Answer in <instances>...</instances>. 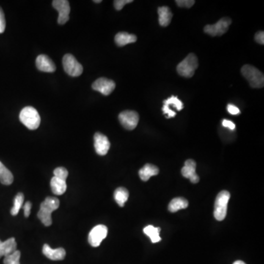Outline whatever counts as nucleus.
I'll return each instance as SVG.
<instances>
[{
  "label": "nucleus",
  "mask_w": 264,
  "mask_h": 264,
  "mask_svg": "<svg viewBox=\"0 0 264 264\" xmlns=\"http://www.w3.org/2000/svg\"><path fill=\"white\" fill-rule=\"evenodd\" d=\"M24 200V196L23 193H18L17 196H16L15 199H14V207L10 210V214L12 216H16L18 214L20 209L22 208V206H23Z\"/></svg>",
  "instance_id": "393cba45"
},
{
  "label": "nucleus",
  "mask_w": 264,
  "mask_h": 264,
  "mask_svg": "<svg viewBox=\"0 0 264 264\" xmlns=\"http://www.w3.org/2000/svg\"><path fill=\"white\" fill-rule=\"evenodd\" d=\"M242 74L243 76L249 82L250 86L253 88L264 87V74L254 66L245 65L242 67Z\"/></svg>",
  "instance_id": "7ed1b4c3"
},
{
  "label": "nucleus",
  "mask_w": 264,
  "mask_h": 264,
  "mask_svg": "<svg viewBox=\"0 0 264 264\" xmlns=\"http://www.w3.org/2000/svg\"><path fill=\"white\" fill-rule=\"evenodd\" d=\"M196 162L192 160H188L185 162L184 166L182 168V174L184 177L186 178L193 184L199 182V177L196 174Z\"/></svg>",
  "instance_id": "ddd939ff"
},
{
  "label": "nucleus",
  "mask_w": 264,
  "mask_h": 264,
  "mask_svg": "<svg viewBox=\"0 0 264 264\" xmlns=\"http://www.w3.org/2000/svg\"><path fill=\"white\" fill-rule=\"evenodd\" d=\"M108 234V228L103 224H98L94 227L90 232L89 236H88V242L91 246L97 248L106 238Z\"/></svg>",
  "instance_id": "1a4fd4ad"
},
{
  "label": "nucleus",
  "mask_w": 264,
  "mask_h": 264,
  "mask_svg": "<svg viewBox=\"0 0 264 264\" xmlns=\"http://www.w3.org/2000/svg\"><path fill=\"white\" fill-rule=\"evenodd\" d=\"M20 251H15L12 254L6 256L4 258V264H20Z\"/></svg>",
  "instance_id": "a878e982"
},
{
  "label": "nucleus",
  "mask_w": 264,
  "mask_h": 264,
  "mask_svg": "<svg viewBox=\"0 0 264 264\" xmlns=\"http://www.w3.org/2000/svg\"><path fill=\"white\" fill-rule=\"evenodd\" d=\"M164 104L168 105V106H170V105H172V106H175L176 109L178 110V111H180V110H183L184 108V104L183 103H182V100H179L177 97L174 96H171L170 98L164 100Z\"/></svg>",
  "instance_id": "bb28decb"
},
{
  "label": "nucleus",
  "mask_w": 264,
  "mask_h": 264,
  "mask_svg": "<svg viewBox=\"0 0 264 264\" xmlns=\"http://www.w3.org/2000/svg\"><path fill=\"white\" fill-rule=\"evenodd\" d=\"M158 22L162 26H168L170 24L172 18V14L170 9L166 6L158 8Z\"/></svg>",
  "instance_id": "6ab92c4d"
},
{
  "label": "nucleus",
  "mask_w": 264,
  "mask_h": 264,
  "mask_svg": "<svg viewBox=\"0 0 264 264\" xmlns=\"http://www.w3.org/2000/svg\"><path fill=\"white\" fill-rule=\"evenodd\" d=\"M176 2L179 7L190 8L194 6L196 1L194 0H176Z\"/></svg>",
  "instance_id": "c85d7f7f"
},
{
  "label": "nucleus",
  "mask_w": 264,
  "mask_h": 264,
  "mask_svg": "<svg viewBox=\"0 0 264 264\" xmlns=\"http://www.w3.org/2000/svg\"><path fill=\"white\" fill-rule=\"evenodd\" d=\"M52 6L59 12L58 24H65L69 20V14L70 12L69 2L68 0H54L52 2Z\"/></svg>",
  "instance_id": "9d476101"
},
{
  "label": "nucleus",
  "mask_w": 264,
  "mask_h": 264,
  "mask_svg": "<svg viewBox=\"0 0 264 264\" xmlns=\"http://www.w3.org/2000/svg\"><path fill=\"white\" fill-rule=\"evenodd\" d=\"M43 253L46 257L48 258L50 260H62L65 258L66 250L64 248H56L52 249L48 244H44L43 248Z\"/></svg>",
  "instance_id": "2eb2a0df"
},
{
  "label": "nucleus",
  "mask_w": 264,
  "mask_h": 264,
  "mask_svg": "<svg viewBox=\"0 0 264 264\" xmlns=\"http://www.w3.org/2000/svg\"><path fill=\"white\" fill-rule=\"evenodd\" d=\"M158 168L155 165L146 164L139 171V176L143 182H147L152 176L158 175Z\"/></svg>",
  "instance_id": "a211bd4d"
},
{
  "label": "nucleus",
  "mask_w": 264,
  "mask_h": 264,
  "mask_svg": "<svg viewBox=\"0 0 264 264\" xmlns=\"http://www.w3.org/2000/svg\"><path fill=\"white\" fill-rule=\"evenodd\" d=\"M94 147L98 155H106L110 148V142L108 136L99 132L96 133L94 135Z\"/></svg>",
  "instance_id": "f8f14e48"
},
{
  "label": "nucleus",
  "mask_w": 264,
  "mask_h": 264,
  "mask_svg": "<svg viewBox=\"0 0 264 264\" xmlns=\"http://www.w3.org/2000/svg\"><path fill=\"white\" fill-rule=\"evenodd\" d=\"M31 208H32V204L30 201L25 202L24 206H23L25 218H28L30 214Z\"/></svg>",
  "instance_id": "473e14b6"
},
{
  "label": "nucleus",
  "mask_w": 264,
  "mask_h": 264,
  "mask_svg": "<svg viewBox=\"0 0 264 264\" xmlns=\"http://www.w3.org/2000/svg\"><path fill=\"white\" fill-rule=\"evenodd\" d=\"M254 39H256V42L258 43L264 45V32L263 31H260V32H258L256 33V36H254Z\"/></svg>",
  "instance_id": "f704fd0d"
},
{
  "label": "nucleus",
  "mask_w": 264,
  "mask_h": 264,
  "mask_svg": "<svg viewBox=\"0 0 264 264\" xmlns=\"http://www.w3.org/2000/svg\"><path fill=\"white\" fill-rule=\"evenodd\" d=\"M92 88L103 95L109 96L116 88V83L109 78H99L92 83Z\"/></svg>",
  "instance_id": "9b49d317"
},
{
  "label": "nucleus",
  "mask_w": 264,
  "mask_h": 264,
  "mask_svg": "<svg viewBox=\"0 0 264 264\" xmlns=\"http://www.w3.org/2000/svg\"><path fill=\"white\" fill-rule=\"evenodd\" d=\"M20 119L22 124L30 130H36L40 124L38 112L32 106H26L22 110Z\"/></svg>",
  "instance_id": "f03ea898"
},
{
  "label": "nucleus",
  "mask_w": 264,
  "mask_h": 264,
  "mask_svg": "<svg viewBox=\"0 0 264 264\" xmlns=\"http://www.w3.org/2000/svg\"><path fill=\"white\" fill-rule=\"evenodd\" d=\"M234 264H246L244 262H242V260H236V262H234Z\"/></svg>",
  "instance_id": "e433bc0d"
},
{
  "label": "nucleus",
  "mask_w": 264,
  "mask_h": 264,
  "mask_svg": "<svg viewBox=\"0 0 264 264\" xmlns=\"http://www.w3.org/2000/svg\"><path fill=\"white\" fill-rule=\"evenodd\" d=\"M133 2V0H116L114 1V7L117 10H121L126 4Z\"/></svg>",
  "instance_id": "c756f323"
},
{
  "label": "nucleus",
  "mask_w": 264,
  "mask_h": 264,
  "mask_svg": "<svg viewBox=\"0 0 264 264\" xmlns=\"http://www.w3.org/2000/svg\"><path fill=\"white\" fill-rule=\"evenodd\" d=\"M60 206V200L56 198L47 197L40 204V210L38 213V218L44 226H48L52 224V213Z\"/></svg>",
  "instance_id": "f257e3e1"
},
{
  "label": "nucleus",
  "mask_w": 264,
  "mask_h": 264,
  "mask_svg": "<svg viewBox=\"0 0 264 264\" xmlns=\"http://www.w3.org/2000/svg\"><path fill=\"white\" fill-rule=\"evenodd\" d=\"M62 65L66 74L74 77L78 76L82 74L83 67L74 56L70 54H66L62 58Z\"/></svg>",
  "instance_id": "423d86ee"
},
{
  "label": "nucleus",
  "mask_w": 264,
  "mask_h": 264,
  "mask_svg": "<svg viewBox=\"0 0 264 264\" xmlns=\"http://www.w3.org/2000/svg\"><path fill=\"white\" fill-rule=\"evenodd\" d=\"M0 182L3 185L8 186L14 182L12 172L0 162Z\"/></svg>",
  "instance_id": "412c9836"
},
{
  "label": "nucleus",
  "mask_w": 264,
  "mask_h": 264,
  "mask_svg": "<svg viewBox=\"0 0 264 264\" xmlns=\"http://www.w3.org/2000/svg\"><path fill=\"white\" fill-rule=\"evenodd\" d=\"M94 2H96V3H100L102 2V0H95V1H94Z\"/></svg>",
  "instance_id": "4c0bfd02"
},
{
  "label": "nucleus",
  "mask_w": 264,
  "mask_h": 264,
  "mask_svg": "<svg viewBox=\"0 0 264 264\" xmlns=\"http://www.w3.org/2000/svg\"><path fill=\"white\" fill-rule=\"evenodd\" d=\"M6 18H4V12H3L2 9L0 8V34L4 32V30H6Z\"/></svg>",
  "instance_id": "7c9ffc66"
},
{
  "label": "nucleus",
  "mask_w": 264,
  "mask_h": 264,
  "mask_svg": "<svg viewBox=\"0 0 264 264\" xmlns=\"http://www.w3.org/2000/svg\"><path fill=\"white\" fill-rule=\"evenodd\" d=\"M161 229L160 228H156L153 226H148L143 229V232L150 238L153 243L161 241V237L160 236V232Z\"/></svg>",
  "instance_id": "b1692460"
},
{
  "label": "nucleus",
  "mask_w": 264,
  "mask_h": 264,
  "mask_svg": "<svg viewBox=\"0 0 264 264\" xmlns=\"http://www.w3.org/2000/svg\"><path fill=\"white\" fill-rule=\"evenodd\" d=\"M227 110L228 111V112L230 113V114H234V116H236V114H240V109H238V108H236V106H234V105H228Z\"/></svg>",
  "instance_id": "72a5a7b5"
},
{
  "label": "nucleus",
  "mask_w": 264,
  "mask_h": 264,
  "mask_svg": "<svg viewBox=\"0 0 264 264\" xmlns=\"http://www.w3.org/2000/svg\"><path fill=\"white\" fill-rule=\"evenodd\" d=\"M198 67L197 56L194 54H190L177 66V72L180 76L191 78L194 74Z\"/></svg>",
  "instance_id": "20e7f679"
},
{
  "label": "nucleus",
  "mask_w": 264,
  "mask_h": 264,
  "mask_svg": "<svg viewBox=\"0 0 264 264\" xmlns=\"http://www.w3.org/2000/svg\"><path fill=\"white\" fill-rule=\"evenodd\" d=\"M162 111L164 114H166V118H171L176 117V113L174 110L170 109L169 106L164 104L162 108Z\"/></svg>",
  "instance_id": "2f4dec72"
},
{
  "label": "nucleus",
  "mask_w": 264,
  "mask_h": 264,
  "mask_svg": "<svg viewBox=\"0 0 264 264\" xmlns=\"http://www.w3.org/2000/svg\"><path fill=\"white\" fill-rule=\"evenodd\" d=\"M16 250L17 244L15 238H8L6 242H2L0 240V258L3 256L6 257L8 254H12Z\"/></svg>",
  "instance_id": "dca6fc26"
},
{
  "label": "nucleus",
  "mask_w": 264,
  "mask_h": 264,
  "mask_svg": "<svg viewBox=\"0 0 264 264\" xmlns=\"http://www.w3.org/2000/svg\"><path fill=\"white\" fill-rule=\"evenodd\" d=\"M50 184H51L52 192L56 196H61V194H64L67 190L66 180H61V179L58 178L54 176L52 178Z\"/></svg>",
  "instance_id": "aec40b11"
},
{
  "label": "nucleus",
  "mask_w": 264,
  "mask_h": 264,
  "mask_svg": "<svg viewBox=\"0 0 264 264\" xmlns=\"http://www.w3.org/2000/svg\"><path fill=\"white\" fill-rule=\"evenodd\" d=\"M119 121L121 125L127 130H133L139 122V114L132 110H126L119 114Z\"/></svg>",
  "instance_id": "6e6552de"
},
{
  "label": "nucleus",
  "mask_w": 264,
  "mask_h": 264,
  "mask_svg": "<svg viewBox=\"0 0 264 264\" xmlns=\"http://www.w3.org/2000/svg\"><path fill=\"white\" fill-rule=\"evenodd\" d=\"M36 66L40 72L53 73L56 70L54 62L45 54H40L36 58Z\"/></svg>",
  "instance_id": "4468645a"
},
{
  "label": "nucleus",
  "mask_w": 264,
  "mask_h": 264,
  "mask_svg": "<svg viewBox=\"0 0 264 264\" xmlns=\"http://www.w3.org/2000/svg\"><path fill=\"white\" fill-rule=\"evenodd\" d=\"M231 23H232V20L230 18L224 17L214 24L206 25L204 28V32L212 36H221L227 32Z\"/></svg>",
  "instance_id": "0eeeda50"
},
{
  "label": "nucleus",
  "mask_w": 264,
  "mask_h": 264,
  "mask_svg": "<svg viewBox=\"0 0 264 264\" xmlns=\"http://www.w3.org/2000/svg\"><path fill=\"white\" fill-rule=\"evenodd\" d=\"M230 194L228 191L220 192L216 198L214 204V215L218 221H222L227 215L228 204L230 200Z\"/></svg>",
  "instance_id": "39448f33"
},
{
  "label": "nucleus",
  "mask_w": 264,
  "mask_h": 264,
  "mask_svg": "<svg viewBox=\"0 0 264 264\" xmlns=\"http://www.w3.org/2000/svg\"><path fill=\"white\" fill-rule=\"evenodd\" d=\"M136 40L138 38L135 34L126 32H118L114 37V42L118 46H124L127 44L134 43Z\"/></svg>",
  "instance_id": "f3484780"
},
{
  "label": "nucleus",
  "mask_w": 264,
  "mask_h": 264,
  "mask_svg": "<svg viewBox=\"0 0 264 264\" xmlns=\"http://www.w3.org/2000/svg\"><path fill=\"white\" fill-rule=\"evenodd\" d=\"M128 196H130V193L128 190L124 187H119L114 192V200L120 207L124 206L126 202L128 200Z\"/></svg>",
  "instance_id": "4be33fe9"
},
{
  "label": "nucleus",
  "mask_w": 264,
  "mask_h": 264,
  "mask_svg": "<svg viewBox=\"0 0 264 264\" xmlns=\"http://www.w3.org/2000/svg\"><path fill=\"white\" fill-rule=\"evenodd\" d=\"M68 176V172L66 168H62V166L56 168L54 170V177L61 179V180H66Z\"/></svg>",
  "instance_id": "cd10ccee"
},
{
  "label": "nucleus",
  "mask_w": 264,
  "mask_h": 264,
  "mask_svg": "<svg viewBox=\"0 0 264 264\" xmlns=\"http://www.w3.org/2000/svg\"><path fill=\"white\" fill-rule=\"evenodd\" d=\"M222 126L226 128H229L230 130H234L236 128V125L234 122H232V121L228 120H223L222 121Z\"/></svg>",
  "instance_id": "c9c22d12"
},
{
  "label": "nucleus",
  "mask_w": 264,
  "mask_h": 264,
  "mask_svg": "<svg viewBox=\"0 0 264 264\" xmlns=\"http://www.w3.org/2000/svg\"><path fill=\"white\" fill-rule=\"evenodd\" d=\"M188 205V201L186 199H184V198H176L172 200L171 202H170L168 209H169L170 212H176L180 210V209L187 208Z\"/></svg>",
  "instance_id": "5701e85b"
}]
</instances>
